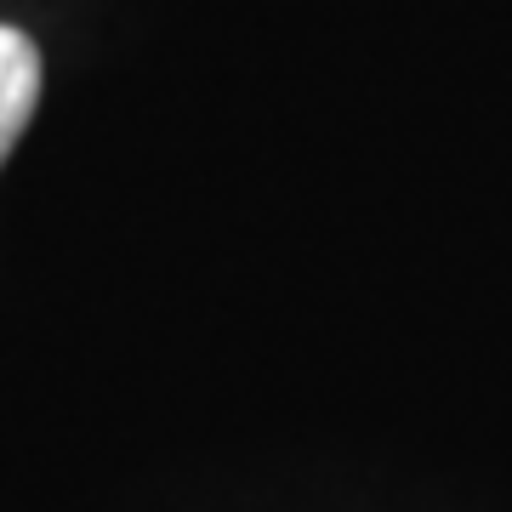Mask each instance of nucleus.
Returning a JSON list of instances; mask_svg holds the SVG:
<instances>
[{
  "mask_svg": "<svg viewBox=\"0 0 512 512\" xmlns=\"http://www.w3.org/2000/svg\"><path fill=\"white\" fill-rule=\"evenodd\" d=\"M35 103H40V52H35V40L23 35V29H12V23H0V165H6L12 143L23 137Z\"/></svg>",
  "mask_w": 512,
  "mask_h": 512,
  "instance_id": "f257e3e1",
  "label": "nucleus"
}]
</instances>
